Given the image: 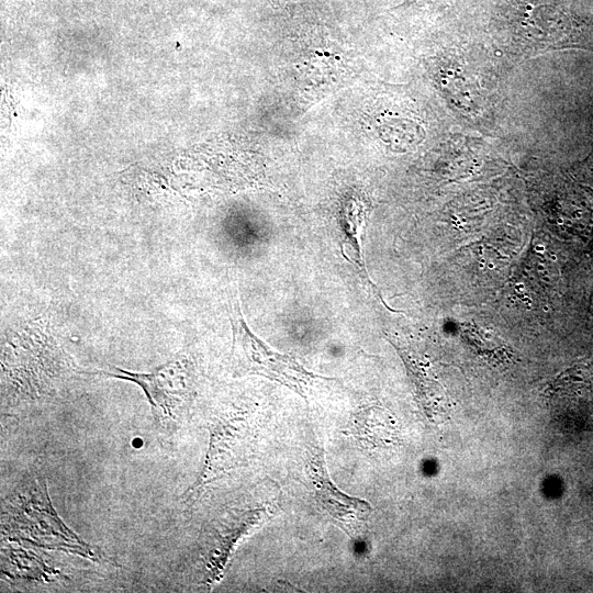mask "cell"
<instances>
[{"mask_svg":"<svg viewBox=\"0 0 593 593\" xmlns=\"http://www.w3.org/2000/svg\"><path fill=\"white\" fill-rule=\"evenodd\" d=\"M2 535L15 541L61 550L99 561V551L81 539L58 516L46 481L31 478L20 484L5 501L2 511Z\"/></svg>","mask_w":593,"mask_h":593,"instance_id":"cell-1","label":"cell"},{"mask_svg":"<svg viewBox=\"0 0 593 593\" xmlns=\"http://www.w3.org/2000/svg\"><path fill=\"white\" fill-rule=\"evenodd\" d=\"M230 322L233 333L232 367L235 374H257L279 382L303 398L329 378L307 371L295 359L271 349L248 327L236 298L230 299Z\"/></svg>","mask_w":593,"mask_h":593,"instance_id":"cell-2","label":"cell"},{"mask_svg":"<svg viewBox=\"0 0 593 593\" xmlns=\"http://www.w3.org/2000/svg\"><path fill=\"white\" fill-rule=\"evenodd\" d=\"M113 370L90 373L137 384L145 393L158 423L171 426L178 421L189 393L187 370L182 361H169L152 372H133L119 367H113Z\"/></svg>","mask_w":593,"mask_h":593,"instance_id":"cell-3","label":"cell"},{"mask_svg":"<svg viewBox=\"0 0 593 593\" xmlns=\"http://www.w3.org/2000/svg\"><path fill=\"white\" fill-rule=\"evenodd\" d=\"M312 457L307 472L317 491L316 496L328 514L346 525L363 519L369 513V505L361 500L338 492L333 486L325 470L323 450H318Z\"/></svg>","mask_w":593,"mask_h":593,"instance_id":"cell-4","label":"cell"},{"mask_svg":"<svg viewBox=\"0 0 593 593\" xmlns=\"http://www.w3.org/2000/svg\"><path fill=\"white\" fill-rule=\"evenodd\" d=\"M1 560L2 573L12 579L42 581L55 573L40 556L21 548H2Z\"/></svg>","mask_w":593,"mask_h":593,"instance_id":"cell-5","label":"cell"},{"mask_svg":"<svg viewBox=\"0 0 593 593\" xmlns=\"http://www.w3.org/2000/svg\"><path fill=\"white\" fill-rule=\"evenodd\" d=\"M365 215V211L356 209L355 203H351V208L347 205L340 221L345 238L343 246H348V255L350 254L348 259L358 268L360 276L366 278L370 286H373L367 275L360 248L359 237L363 227Z\"/></svg>","mask_w":593,"mask_h":593,"instance_id":"cell-6","label":"cell"},{"mask_svg":"<svg viewBox=\"0 0 593 593\" xmlns=\"http://www.w3.org/2000/svg\"><path fill=\"white\" fill-rule=\"evenodd\" d=\"M425 1H428V0H406L404 2V5H414V4H417V3H421V2H425Z\"/></svg>","mask_w":593,"mask_h":593,"instance_id":"cell-7","label":"cell"}]
</instances>
